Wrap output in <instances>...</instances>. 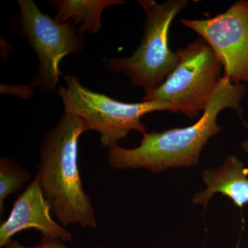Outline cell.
<instances>
[{"label": "cell", "mask_w": 248, "mask_h": 248, "mask_svg": "<svg viewBox=\"0 0 248 248\" xmlns=\"http://www.w3.org/2000/svg\"><path fill=\"white\" fill-rule=\"evenodd\" d=\"M213 49L232 82L248 83V1H236L207 19H183Z\"/></svg>", "instance_id": "52a82bcc"}, {"label": "cell", "mask_w": 248, "mask_h": 248, "mask_svg": "<svg viewBox=\"0 0 248 248\" xmlns=\"http://www.w3.org/2000/svg\"><path fill=\"white\" fill-rule=\"evenodd\" d=\"M241 146H242V148L244 149V151L248 155V140L243 142Z\"/></svg>", "instance_id": "4fadbf2b"}, {"label": "cell", "mask_w": 248, "mask_h": 248, "mask_svg": "<svg viewBox=\"0 0 248 248\" xmlns=\"http://www.w3.org/2000/svg\"><path fill=\"white\" fill-rule=\"evenodd\" d=\"M5 248H69L65 246V243H63L62 240L57 239V238L46 237V236H42V240L40 244L37 246H32V247H28L19 244L17 241L13 240L9 243ZM94 248H106L103 246L96 247Z\"/></svg>", "instance_id": "7c38bea8"}, {"label": "cell", "mask_w": 248, "mask_h": 248, "mask_svg": "<svg viewBox=\"0 0 248 248\" xmlns=\"http://www.w3.org/2000/svg\"><path fill=\"white\" fill-rule=\"evenodd\" d=\"M202 180L206 188L194 196V203L203 205L205 208L210 199L217 193L231 199L240 208L248 203V169L234 155L227 156L220 167L205 170Z\"/></svg>", "instance_id": "9c48e42d"}, {"label": "cell", "mask_w": 248, "mask_h": 248, "mask_svg": "<svg viewBox=\"0 0 248 248\" xmlns=\"http://www.w3.org/2000/svg\"><path fill=\"white\" fill-rule=\"evenodd\" d=\"M66 86H60L58 94L61 98L64 112L79 117L89 130L100 135L101 144L110 148L137 130L142 135L146 133L141 117L155 111H169L177 113L176 108L163 101H143L125 103L91 91L81 84L73 75L63 76Z\"/></svg>", "instance_id": "277c9868"}, {"label": "cell", "mask_w": 248, "mask_h": 248, "mask_svg": "<svg viewBox=\"0 0 248 248\" xmlns=\"http://www.w3.org/2000/svg\"><path fill=\"white\" fill-rule=\"evenodd\" d=\"M136 1L146 14L141 44L130 57L109 59L106 66L108 71L128 77L132 84L143 88L147 94L159 88L177 66L179 53L170 48V27L173 19L185 9L188 1Z\"/></svg>", "instance_id": "3957f363"}, {"label": "cell", "mask_w": 248, "mask_h": 248, "mask_svg": "<svg viewBox=\"0 0 248 248\" xmlns=\"http://www.w3.org/2000/svg\"><path fill=\"white\" fill-rule=\"evenodd\" d=\"M17 4L23 32L40 62L32 84L43 92H53L62 76L60 62L67 55L81 53L84 38L76 33L72 22H58L42 13L32 0H18Z\"/></svg>", "instance_id": "8992f818"}, {"label": "cell", "mask_w": 248, "mask_h": 248, "mask_svg": "<svg viewBox=\"0 0 248 248\" xmlns=\"http://www.w3.org/2000/svg\"><path fill=\"white\" fill-rule=\"evenodd\" d=\"M177 51V66L159 88L145 94L143 101L169 102L177 112L193 120L208 107L223 78V66L200 37Z\"/></svg>", "instance_id": "5b68a950"}, {"label": "cell", "mask_w": 248, "mask_h": 248, "mask_svg": "<svg viewBox=\"0 0 248 248\" xmlns=\"http://www.w3.org/2000/svg\"><path fill=\"white\" fill-rule=\"evenodd\" d=\"M246 84H236L223 75L202 117L190 126L143 134L140 146L127 149L113 145L108 148V161L114 170L146 169L154 173L172 168L197 165L210 138L221 130L217 118L222 111L233 109L242 115L241 102Z\"/></svg>", "instance_id": "6da1fadb"}, {"label": "cell", "mask_w": 248, "mask_h": 248, "mask_svg": "<svg viewBox=\"0 0 248 248\" xmlns=\"http://www.w3.org/2000/svg\"><path fill=\"white\" fill-rule=\"evenodd\" d=\"M31 173L9 158L0 159V217L4 214L6 198L17 193L30 179Z\"/></svg>", "instance_id": "8fae6325"}, {"label": "cell", "mask_w": 248, "mask_h": 248, "mask_svg": "<svg viewBox=\"0 0 248 248\" xmlns=\"http://www.w3.org/2000/svg\"><path fill=\"white\" fill-rule=\"evenodd\" d=\"M49 4L57 10L55 19L59 22H72L80 26L78 33L96 34L102 28V15L110 6L125 4L123 0H53Z\"/></svg>", "instance_id": "30bf717a"}, {"label": "cell", "mask_w": 248, "mask_h": 248, "mask_svg": "<svg viewBox=\"0 0 248 248\" xmlns=\"http://www.w3.org/2000/svg\"><path fill=\"white\" fill-rule=\"evenodd\" d=\"M88 130L81 118L64 112L46 134L40 148L36 176L54 215L64 227H97L92 202L83 187L78 166V142Z\"/></svg>", "instance_id": "7a4b0ae2"}, {"label": "cell", "mask_w": 248, "mask_h": 248, "mask_svg": "<svg viewBox=\"0 0 248 248\" xmlns=\"http://www.w3.org/2000/svg\"><path fill=\"white\" fill-rule=\"evenodd\" d=\"M51 210L35 176L15 201L7 219L0 225V248H5L18 233L29 229L40 232L42 236L60 239L65 244L71 242V233L52 218Z\"/></svg>", "instance_id": "ba28073f"}]
</instances>
